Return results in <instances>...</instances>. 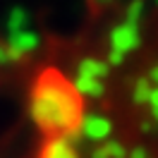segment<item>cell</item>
Segmentation results:
<instances>
[{
    "label": "cell",
    "instance_id": "7a4b0ae2",
    "mask_svg": "<svg viewBox=\"0 0 158 158\" xmlns=\"http://www.w3.org/2000/svg\"><path fill=\"white\" fill-rule=\"evenodd\" d=\"M106 77H108V62L98 58H84L77 65L72 84L81 98H101L106 89Z\"/></svg>",
    "mask_w": 158,
    "mask_h": 158
},
{
    "label": "cell",
    "instance_id": "5b68a950",
    "mask_svg": "<svg viewBox=\"0 0 158 158\" xmlns=\"http://www.w3.org/2000/svg\"><path fill=\"white\" fill-rule=\"evenodd\" d=\"M110 129H113V125H110L108 118L91 113V115H84L81 125H79V132H77V139L84 137L89 141H101V139H108Z\"/></svg>",
    "mask_w": 158,
    "mask_h": 158
},
{
    "label": "cell",
    "instance_id": "9c48e42d",
    "mask_svg": "<svg viewBox=\"0 0 158 158\" xmlns=\"http://www.w3.org/2000/svg\"><path fill=\"white\" fill-rule=\"evenodd\" d=\"M151 84L158 89V67H156V72H153V77H151Z\"/></svg>",
    "mask_w": 158,
    "mask_h": 158
},
{
    "label": "cell",
    "instance_id": "8992f818",
    "mask_svg": "<svg viewBox=\"0 0 158 158\" xmlns=\"http://www.w3.org/2000/svg\"><path fill=\"white\" fill-rule=\"evenodd\" d=\"M43 158H77L69 137H53L43 148Z\"/></svg>",
    "mask_w": 158,
    "mask_h": 158
},
{
    "label": "cell",
    "instance_id": "6da1fadb",
    "mask_svg": "<svg viewBox=\"0 0 158 158\" xmlns=\"http://www.w3.org/2000/svg\"><path fill=\"white\" fill-rule=\"evenodd\" d=\"M29 115L41 132H48L50 139L69 137L74 141L84 120V98L72 79H65L58 69H46L31 86Z\"/></svg>",
    "mask_w": 158,
    "mask_h": 158
},
{
    "label": "cell",
    "instance_id": "52a82bcc",
    "mask_svg": "<svg viewBox=\"0 0 158 158\" xmlns=\"http://www.w3.org/2000/svg\"><path fill=\"white\" fill-rule=\"evenodd\" d=\"M5 29H7V36H10V34H19V31L31 29V15H29V10L22 7V5L12 7V10L7 12V19H5Z\"/></svg>",
    "mask_w": 158,
    "mask_h": 158
},
{
    "label": "cell",
    "instance_id": "ba28073f",
    "mask_svg": "<svg viewBox=\"0 0 158 158\" xmlns=\"http://www.w3.org/2000/svg\"><path fill=\"white\" fill-rule=\"evenodd\" d=\"M15 55L10 53V48H7V43H2L0 41V65H10V62H15Z\"/></svg>",
    "mask_w": 158,
    "mask_h": 158
},
{
    "label": "cell",
    "instance_id": "277c9868",
    "mask_svg": "<svg viewBox=\"0 0 158 158\" xmlns=\"http://www.w3.org/2000/svg\"><path fill=\"white\" fill-rule=\"evenodd\" d=\"M5 43H7L10 53L19 60V58H27V55H31V53H36V50H39L41 36L34 29H27V31H19V34H10Z\"/></svg>",
    "mask_w": 158,
    "mask_h": 158
},
{
    "label": "cell",
    "instance_id": "3957f363",
    "mask_svg": "<svg viewBox=\"0 0 158 158\" xmlns=\"http://www.w3.org/2000/svg\"><path fill=\"white\" fill-rule=\"evenodd\" d=\"M141 43V29L139 24H132V22L122 19L120 24L113 27L108 36V62L115 65L120 60H125L129 53H134Z\"/></svg>",
    "mask_w": 158,
    "mask_h": 158
}]
</instances>
